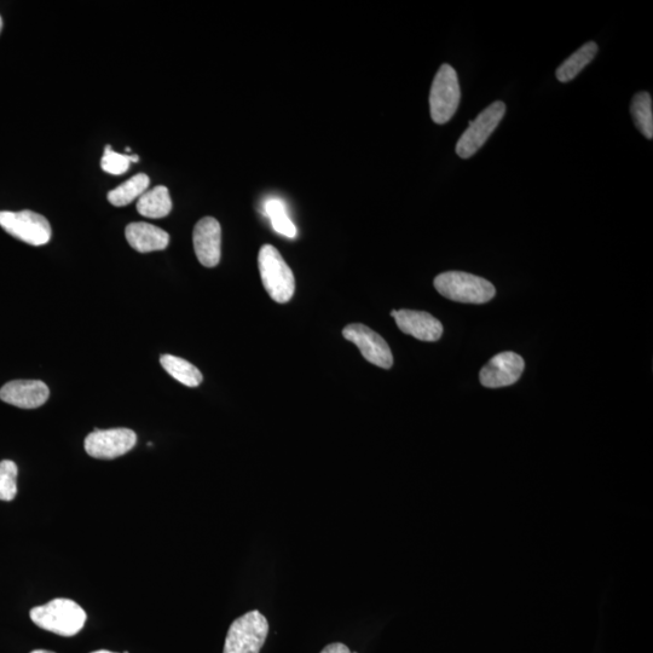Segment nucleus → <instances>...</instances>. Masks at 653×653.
Masks as SVG:
<instances>
[{
    "label": "nucleus",
    "mask_w": 653,
    "mask_h": 653,
    "mask_svg": "<svg viewBox=\"0 0 653 653\" xmlns=\"http://www.w3.org/2000/svg\"><path fill=\"white\" fill-rule=\"evenodd\" d=\"M49 396V387L39 380L10 381L0 389V400L22 409L42 407Z\"/></svg>",
    "instance_id": "nucleus-12"
},
{
    "label": "nucleus",
    "mask_w": 653,
    "mask_h": 653,
    "mask_svg": "<svg viewBox=\"0 0 653 653\" xmlns=\"http://www.w3.org/2000/svg\"><path fill=\"white\" fill-rule=\"evenodd\" d=\"M31 653H55V652L48 651V650H34Z\"/></svg>",
    "instance_id": "nucleus-24"
},
{
    "label": "nucleus",
    "mask_w": 653,
    "mask_h": 653,
    "mask_svg": "<svg viewBox=\"0 0 653 653\" xmlns=\"http://www.w3.org/2000/svg\"><path fill=\"white\" fill-rule=\"evenodd\" d=\"M125 236L129 245L140 253L164 251L170 244V235L165 230L143 222L127 225Z\"/></svg>",
    "instance_id": "nucleus-14"
},
{
    "label": "nucleus",
    "mask_w": 653,
    "mask_h": 653,
    "mask_svg": "<svg viewBox=\"0 0 653 653\" xmlns=\"http://www.w3.org/2000/svg\"><path fill=\"white\" fill-rule=\"evenodd\" d=\"M391 316L404 334L423 340L437 342L443 335V326L429 312L414 310H394Z\"/></svg>",
    "instance_id": "nucleus-13"
},
{
    "label": "nucleus",
    "mask_w": 653,
    "mask_h": 653,
    "mask_svg": "<svg viewBox=\"0 0 653 653\" xmlns=\"http://www.w3.org/2000/svg\"><path fill=\"white\" fill-rule=\"evenodd\" d=\"M269 623L258 610L231 623L223 653H259L268 638Z\"/></svg>",
    "instance_id": "nucleus-4"
},
{
    "label": "nucleus",
    "mask_w": 653,
    "mask_h": 653,
    "mask_svg": "<svg viewBox=\"0 0 653 653\" xmlns=\"http://www.w3.org/2000/svg\"><path fill=\"white\" fill-rule=\"evenodd\" d=\"M17 473L19 468L14 461H0V501H13L17 495Z\"/></svg>",
    "instance_id": "nucleus-22"
},
{
    "label": "nucleus",
    "mask_w": 653,
    "mask_h": 653,
    "mask_svg": "<svg viewBox=\"0 0 653 653\" xmlns=\"http://www.w3.org/2000/svg\"><path fill=\"white\" fill-rule=\"evenodd\" d=\"M505 113L506 106L501 101L491 103L489 107L479 113L475 120L470 121L468 129L456 144V154L462 159H468L475 155L499 126Z\"/></svg>",
    "instance_id": "nucleus-7"
},
{
    "label": "nucleus",
    "mask_w": 653,
    "mask_h": 653,
    "mask_svg": "<svg viewBox=\"0 0 653 653\" xmlns=\"http://www.w3.org/2000/svg\"><path fill=\"white\" fill-rule=\"evenodd\" d=\"M461 100V90L458 73L444 63L438 69L430 92L431 118L438 125L447 124L452 120Z\"/></svg>",
    "instance_id": "nucleus-5"
},
{
    "label": "nucleus",
    "mask_w": 653,
    "mask_h": 653,
    "mask_svg": "<svg viewBox=\"0 0 653 653\" xmlns=\"http://www.w3.org/2000/svg\"><path fill=\"white\" fill-rule=\"evenodd\" d=\"M149 186V177L144 173H138V175L130 178L129 181L121 184L118 188L111 190L108 193V201L115 207L130 205L131 202L140 199L147 192Z\"/></svg>",
    "instance_id": "nucleus-18"
},
{
    "label": "nucleus",
    "mask_w": 653,
    "mask_h": 653,
    "mask_svg": "<svg viewBox=\"0 0 653 653\" xmlns=\"http://www.w3.org/2000/svg\"><path fill=\"white\" fill-rule=\"evenodd\" d=\"M36 626L61 637H74L85 626L86 612L71 599H54L30 612Z\"/></svg>",
    "instance_id": "nucleus-1"
},
{
    "label": "nucleus",
    "mask_w": 653,
    "mask_h": 653,
    "mask_svg": "<svg viewBox=\"0 0 653 653\" xmlns=\"http://www.w3.org/2000/svg\"><path fill=\"white\" fill-rule=\"evenodd\" d=\"M136 443V433L130 429H95L85 438L84 446L91 458L113 460L129 453Z\"/></svg>",
    "instance_id": "nucleus-8"
},
{
    "label": "nucleus",
    "mask_w": 653,
    "mask_h": 653,
    "mask_svg": "<svg viewBox=\"0 0 653 653\" xmlns=\"http://www.w3.org/2000/svg\"><path fill=\"white\" fill-rule=\"evenodd\" d=\"M265 213L270 218L273 228L277 233L286 236V238L294 239L297 236L296 225L287 216L286 206L279 199H270L265 202Z\"/></svg>",
    "instance_id": "nucleus-20"
},
{
    "label": "nucleus",
    "mask_w": 653,
    "mask_h": 653,
    "mask_svg": "<svg viewBox=\"0 0 653 653\" xmlns=\"http://www.w3.org/2000/svg\"><path fill=\"white\" fill-rule=\"evenodd\" d=\"M435 287L444 298L465 304H485L496 294L493 283L462 271H448L438 275Z\"/></svg>",
    "instance_id": "nucleus-2"
},
{
    "label": "nucleus",
    "mask_w": 653,
    "mask_h": 653,
    "mask_svg": "<svg viewBox=\"0 0 653 653\" xmlns=\"http://www.w3.org/2000/svg\"><path fill=\"white\" fill-rule=\"evenodd\" d=\"M525 369L523 357L514 352H501L494 356L482 368L479 380L484 387L499 389V387L516 384Z\"/></svg>",
    "instance_id": "nucleus-10"
},
{
    "label": "nucleus",
    "mask_w": 653,
    "mask_h": 653,
    "mask_svg": "<svg viewBox=\"0 0 653 653\" xmlns=\"http://www.w3.org/2000/svg\"><path fill=\"white\" fill-rule=\"evenodd\" d=\"M91 653H115V652L108 651V650H100V651H95V652H91Z\"/></svg>",
    "instance_id": "nucleus-25"
},
{
    "label": "nucleus",
    "mask_w": 653,
    "mask_h": 653,
    "mask_svg": "<svg viewBox=\"0 0 653 653\" xmlns=\"http://www.w3.org/2000/svg\"><path fill=\"white\" fill-rule=\"evenodd\" d=\"M193 242L199 262L206 268L217 267L222 256V228L216 218L205 217L196 223Z\"/></svg>",
    "instance_id": "nucleus-11"
},
{
    "label": "nucleus",
    "mask_w": 653,
    "mask_h": 653,
    "mask_svg": "<svg viewBox=\"0 0 653 653\" xmlns=\"http://www.w3.org/2000/svg\"><path fill=\"white\" fill-rule=\"evenodd\" d=\"M258 267L265 291L276 303L290 302L296 291L294 275L274 246L264 245L258 254Z\"/></svg>",
    "instance_id": "nucleus-3"
},
{
    "label": "nucleus",
    "mask_w": 653,
    "mask_h": 653,
    "mask_svg": "<svg viewBox=\"0 0 653 653\" xmlns=\"http://www.w3.org/2000/svg\"><path fill=\"white\" fill-rule=\"evenodd\" d=\"M356 653V652H355Z\"/></svg>",
    "instance_id": "nucleus-27"
},
{
    "label": "nucleus",
    "mask_w": 653,
    "mask_h": 653,
    "mask_svg": "<svg viewBox=\"0 0 653 653\" xmlns=\"http://www.w3.org/2000/svg\"><path fill=\"white\" fill-rule=\"evenodd\" d=\"M138 161H140L138 155L119 154L114 152L111 146H106L101 159V167L109 175L120 176L129 171L131 163H138Z\"/></svg>",
    "instance_id": "nucleus-21"
},
{
    "label": "nucleus",
    "mask_w": 653,
    "mask_h": 653,
    "mask_svg": "<svg viewBox=\"0 0 653 653\" xmlns=\"http://www.w3.org/2000/svg\"><path fill=\"white\" fill-rule=\"evenodd\" d=\"M0 227L15 239L32 246H44L51 239V225L44 216L33 211L0 212Z\"/></svg>",
    "instance_id": "nucleus-6"
},
{
    "label": "nucleus",
    "mask_w": 653,
    "mask_h": 653,
    "mask_svg": "<svg viewBox=\"0 0 653 653\" xmlns=\"http://www.w3.org/2000/svg\"><path fill=\"white\" fill-rule=\"evenodd\" d=\"M2 30H3V20H2V16H0V33H2Z\"/></svg>",
    "instance_id": "nucleus-26"
},
{
    "label": "nucleus",
    "mask_w": 653,
    "mask_h": 653,
    "mask_svg": "<svg viewBox=\"0 0 653 653\" xmlns=\"http://www.w3.org/2000/svg\"><path fill=\"white\" fill-rule=\"evenodd\" d=\"M631 112L635 126L649 140L653 138L652 98L649 92H638L633 97Z\"/></svg>",
    "instance_id": "nucleus-19"
},
{
    "label": "nucleus",
    "mask_w": 653,
    "mask_h": 653,
    "mask_svg": "<svg viewBox=\"0 0 653 653\" xmlns=\"http://www.w3.org/2000/svg\"><path fill=\"white\" fill-rule=\"evenodd\" d=\"M137 211L141 216L152 219L165 218L172 211L169 189L164 186L148 189L137 201Z\"/></svg>",
    "instance_id": "nucleus-15"
},
{
    "label": "nucleus",
    "mask_w": 653,
    "mask_h": 653,
    "mask_svg": "<svg viewBox=\"0 0 653 653\" xmlns=\"http://www.w3.org/2000/svg\"><path fill=\"white\" fill-rule=\"evenodd\" d=\"M160 363L172 378L188 387H198L204 380L199 369L181 357L163 355L160 357Z\"/></svg>",
    "instance_id": "nucleus-17"
},
{
    "label": "nucleus",
    "mask_w": 653,
    "mask_h": 653,
    "mask_svg": "<svg viewBox=\"0 0 653 653\" xmlns=\"http://www.w3.org/2000/svg\"><path fill=\"white\" fill-rule=\"evenodd\" d=\"M321 653H351V651L349 650L348 646L340 643H335L326 646L325 649L321 651Z\"/></svg>",
    "instance_id": "nucleus-23"
},
{
    "label": "nucleus",
    "mask_w": 653,
    "mask_h": 653,
    "mask_svg": "<svg viewBox=\"0 0 653 653\" xmlns=\"http://www.w3.org/2000/svg\"><path fill=\"white\" fill-rule=\"evenodd\" d=\"M343 335L346 340L354 343L360 349L362 356L374 366L390 369L394 364L390 346L373 329L361 323H354L344 328Z\"/></svg>",
    "instance_id": "nucleus-9"
},
{
    "label": "nucleus",
    "mask_w": 653,
    "mask_h": 653,
    "mask_svg": "<svg viewBox=\"0 0 653 653\" xmlns=\"http://www.w3.org/2000/svg\"><path fill=\"white\" fill-rule=\"evenodd\" d=\"M598 54V45L594 42H589L582 46L579 50L572 54L568 60L564 61L557 69V79L560 83H569L575 79L577 75L589 63L594 60L595 55Z\"/></svg>",
    "instance_id": "nucleus-16"
}]
</instances>
